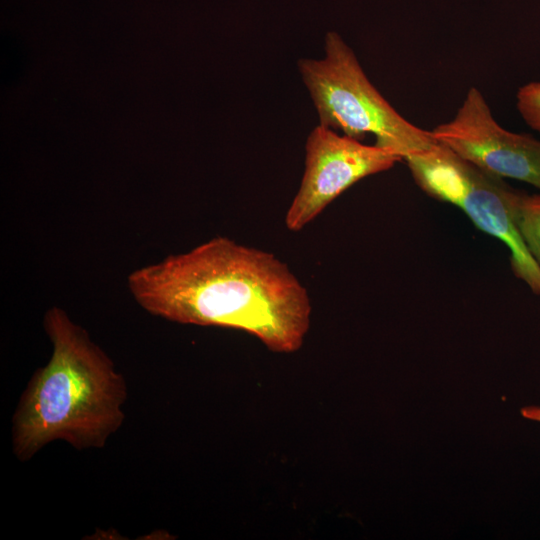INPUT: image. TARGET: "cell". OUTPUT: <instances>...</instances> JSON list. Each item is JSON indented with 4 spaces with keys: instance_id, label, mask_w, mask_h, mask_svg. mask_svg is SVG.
Segmentation results:
<instances>
[{
    "instance_id": "cell-2",
    "label": "cell",
    "mask_w": 540,
    "mask_h": 540,
    "mask_svg": "<svg viewBox=\"0 0 540 540\" xmlns=\"http://www.w3.org/2000/svg\"><path fill=\"white\" fill-rule=\"evenodd\" d=\"M48 362L35 370L12 417V450L29 461L56 440L77 450L103 448L123 425L127 384L111 358L61 308L43 318Z\"/></svg>"
},
{
    "instance_id": "cell-4",
    "label": "cell",
    "mask_w": 540,
    "mask_h": 540,
    "mask_svg": "<svg viewBox=\"0 0 540 540\" xmlns=\"http://www.w3.org/2000/svg\"><path fill=\"white\" fill-rule=\"evenodd\" d=\"M405 161L425 193L459 207L480 230L502 241L510 251L515 276L540 296V267L516 224L515 208L520 192L439 143Z\"/></svg>"
},
{
    "instance_id": "cell-8",
    "label": "cell",
    "mask_w": 540,
    "mask_h": 540,
    "mask_svg": "<svg viewBox=\"0 0 540 540\" xmlns=\"http://www.w3.org/2000/svg\"><path fill=\"white\" fill-rule=\"evenodd\" d=\"M517 108L525 122L540 133V82H531L519 89Z\"/></svg>"
},
{
    "instance_id": "cell-6",
    "label": "cell",
    "mask_w": 540,
    "mask_h": 540,
    "mask_svg": "<svg viewBox=\"0 0 540 540\" xmlns=\"http://www.w3.org/2000/svg\"><path fill=\"white\" fill-rule=\"evenodd\" d=\"M431 133L437 143L480 170L540 189V141L501 127L475 87L468 90L455 117Z\"/></svg>"
},
{
    "instance_id": "cell-5",
    "label": "cell",
    "mask_w": 540,
    "mask_h": 540,
    "mask_svg": "<svg viewBox=\"0 0 540 540\" xmlns=\"http://www.w3.org/2000/svg\"><path fill=\"white\" fill-rule=\"evenodd\" d=\"M402 158L318 124L305 144L304 174L285 216L290 231H300L359 180L392 168Z\"/></svg>"
},
{
    "instance_id": "cell-1",
    "label": "cell",
    "mask_w": 540,
    "mask_h": 540,
    "mask_svg": "<svg viewBox=\"0 0 540 540\" xmlns=\"http://www.w3.org/2000/svg\"><path fill=\"white\" fill-rule=\"evenodd\" d=\"M127 283L154 316L245 331L276 353L298 351L310 328L309 293L287 264L228 237L136 269Z\"/></svg>"
},
{
    "instance_id": "cell-3",
    "label": "cell",
    "mask_w": 540,
    "mask_h": 540,
    "mask_svg": "<svg viewBox=\"0 0 540 540\" xmlns=\"http://www.w3.org/2000/svg\"><path fill=\"white\" fill-rule=\"evenodd\" d=\"M301 79L318 114L319 124L375 145L405 160L437 144L431 131L402 117L363 71L353 50L336 32H328L324 55L298 61Z\"/></svg>"
},
{
    "instance_id": "cell-9",
    "label": "cell",
    "mask_w": 540,
    "mask_h": 540,
    "mask_svg": "<svg viewBox=\"0 0 540 540\" xmlns=\"http://www.w3.org/2000/svg\"><path fill=\"white\" fill-rule=\"evenodd\" d=\"M521 415L529 420L540 423V406H526L521 409Z\"/></svg>"
},
{
    "instance_id": "cell-7",
    "label": "cell",
    "mask_w": 540,
    "mask_h": 540,
    "mask_svg": "<svg viewBox=\"0 0 540 540\" xmlns=\"http://www.w3.org/2000/svg\"><path fill=\"white\" fill-rule=\"evenodd\" d=\"M515 218L521 237L540 267V194H519Z\"/></svg>"
}]
</instances>
